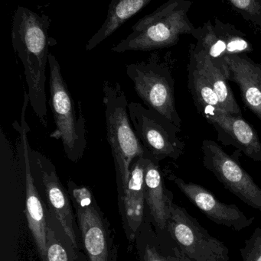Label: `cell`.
<instances>
[{
	"mask_svg": "<svg viewBox=\"0 0 261 261\" xmlns=\"http://www.w3.org/2000/svg\"><path fill=\"white\" fill-rule=\"evenodd\" d=\"M46 261H69L65 249L56 239L55 231L51 227L48 229Z\"/></svg>",
	"mask_w": 261,
	"mask_h": 261,
	"instance_id": "22",
	"label": "cell"
},
{
	"mask_svg": "<svg viewBox=\"0 0 261 261\" xmlns=\"http://www.w3.org/2000/svg\"><path fill=\"white\" fill-rule=\"evenodd\" d=\"M246 21L254 24L261 36V0H227Z\"/></svg>",
	"mask_w": 261,
	"mask_h": 261,
	"instance_id": "20",
	"label": "cell"
},
{
	"mask_svg": "<svg viewBox=\"0 0 261 261\" xmlns=\"http://www.w3.org/2000/svg\"><path fill=\"white\" fill-rule=\"evenodd\" d=\"M67 186L90 261H116V250L110 225L91 190L72 179L67 181Z\"/></svg>",
	"mask_w": 261,
	"mask_h": 261,
	"instance_id": "5",
	"label": "cell"
},
{
	"mask_svg": "<svg viewBox=\"0 0 261 261\" xmlns=\"http://www.w3.org/2000/svg\"><path fill=\"white\" fill-rule=\"evenodd\" d=\"M129 116L132 126L145 153L156 161L176 160L183 153L185 144L179 139L180 128L145 105L130 102Z\"/></svg>",
	"mask_w": 261,
	"mask_h": 261,
	"instance_id": "7",
	"label": "cell"
},
{
	"mask_svg": "<svg viewBox=\"0 0 261 261\" xmlns=\"http://www.w3.org/2000/svg\"><path fill=\"white\" fill-rule=\"evenodd\" d=\"M188 88L197 110L206 107L222 109L219 98L205 76L196 68L193 61L188 65Z\"/></svg>",
	"mask_w": 261,
	"mask_h": 261,
	"instance_id": "19",
	"label": "cell"
},
{
	"mask_svg": "<svg viewBox=\"0 0 261 261\" xmlns=\"http://www.w3.org/2000/svg\"><path fill=\"white\" fill-rule=\"evenodd\" d=\"M192 5L191 0H169L139 19L111 51H150L176 45L182 35H193L196 30L188 16Z\"/></svg>",
	"mask_w": 261,
	"mask_h": 261,
	"instance_id": "2",
	"label": "cell"
},
{
	"mask_svg": "<svg viewBox=\"0 0 261 261\" xmlns=\"http://www.w3.org/2000/svg\"><path fill=\"white\" fill-rule=\"evenodd\" d=\"M142 250L140 261H168L167 255L162 254L160 247L156 242L146 244Z\"/></svg>",
	"mask_w": 261,
	"mask_h": 261,
	"instance_id": "23",
	"label": "cell"
},
{
	"mask_svg": "<svg viewBox=\"0 0 261 261\" xmlns=\"http://www.w3.org/2000/svg\"><path fill=\"white\" fill-rule=\"evenodd\" d=\"M152 56L149 61L127 64L126 71L144 105L180 128L182 120L175 103V82L170 69Z\"/></svg>",
	"mask_w": 261,
	"mask_h": 261,
	"instance_id": "6",
	"label": "cell"
},
{
	"mask_svg": "<svg viewBox=\"0 0 261 261\" xmlns=\"http://www.w3.org/2000/svg\"><path fill=\"white\" fill-rule=\"evenodd\" d=\"M198 111L215 127L223 144L235 146L248 158L260 162V139L256 130L242 116L212 107H203Z\"/></svg>",
	"mask_w": 261,
	"mask_h": 261,
	"instance_id": "12",
	"label": "cell"
},
{
	"mask_svg": "<svg viewBox=\"0 0 261 261\" xmlns=\"http://www.w3.org/2000/svg\"><path fill=\"white\" fill-rule=\"evenodd\" d=\"M152 0H112L107 18L101 29L87 41V51L94 49L108 37L111 36L123 24L140 12Z\"/></svg>",
	"mask_w": 261,
	"mask_h": 261,
	"instance_id": "18",
	"label": "cell"
},
{
	"mask_svg": "<svg viewBox=\"0 0 261 261\" xmlns=\"http://www.w3.org/2000/svg\"><path fill=\"white\" fill-rule=\"evenodd\" d=\"M167 232L191 261H230L226 245L211 236L197 219L174 202L170 205Z\"/></svg>",
	"mask_w": 261,
	"mask_h": 261,
	"instance_id": "8",
	"label": "cell"
},
{
	"mask_svg": "<svg viewBox=\"0 0 261 261\" xmlns=\"http://www.w3.org/2000/svg\"><path fill=\"white\" fill-rule=\"evenodd\" d=\"M167 257L168 261H191L181 252L176 245L172 247L171 252L167 254Z\"/></svg>",
	"mask_w": 261,
	"mask_h": 261,
	"instance_id": "24",
	"label": "cell"
},
{
	"mask_svg": "<svg viewBox=\"0 0 261 261\" xmlns=\"http://www.w3.org/2000/svg\"><path fill=\"white\" fill-rule=\"evenodd\" d=\"M146 165V154L139 156L133 163L128 184L126 188L117 194L123 228L130 242H133L139 236L145 218L147 205L144 174Z\"/></svg>",
	"mask_w": 261,
	"mask_h": 261,
	"instance_id": "14",
	"label": "cell"
},
{
	"mask_svg": "<svg viewBox=\"0 0 261 261\" xmlns=\"http://www.w3.org/2000/svg\"><path fill=\"white\" fill-rule=\"evenodd\" d=\"M171 180L188 198V200L200 210L210 220L219 225L241 231L251 226L254 217H248L234 204L224 203L219 201L211 192L199 184L187 182L181 178L172 176Z\"/></svg>",
	"mask_w": 261,
	"mask_h": 261,
	"instance_id": "13",
	"label": "cell"
},
{
	"mask_svg": "<svg viewBox=\"0 0 261 261\" xmlns=\"http://www.w3.org/2000/svg\"><path fill=\"white\" fill-rule=\"evenodd\" d=\"M228 81L238 84L247 107L261 122V65L246 55H231L223 59Z\"/></svg>",
	"mask_w": 261,
	"mask_h": 261,
	"instance_id": "15",
	"label": "cell"
},
{
	"mask_svg": "<svg viewBox=\"0 0 261 261\" xmlns=\"http://www.w3.org/2000/svg\"><path fill=\"white\" fill-rule=\"evenodd\" d=\"M52 20L28 8L18 6L12 25V47L22 63L29 105L41 125L48 127L46 67L49 64V35Z\"/></svg>",
	"mask_w": 261,
	"mask_h": 261,
	"instance_id": "1",
	"label": "cell"
},
{
	"mask_svg": "<svg viewBox=\"0 0 261 261\" xmlns=\"http://www.w3.org/2000/svg\"><path fill=\"white\" fill-rule=\"evenodd\" d=\"M32 174L49 213L58 221L74 248L78 249L73 205L67 189L63 185L56 167L44 153L30 147Z\"/></svg>",
	"mask_w": 261,
	"mask_h": 261,
	"instance_id": "9",
	"label": "cell"
},
{
	"mask_svg": "<svg viewBox=\"0 0 261 261\" xmlns=\"http://www.w3.org/2000/svg\"><path fill=\"white\" fill-rule=\"evenodd\" d=\"M193 36L197 40L195 47L214 61H222L231 55H246L254 50L243 32L218 18L214 24L208 20L203 25L196 28Z\"/></svg>",
	"mask_w": 261,
	"mask_h": 261,
	"instance_id": "11",
	"label": "cell"
},
{
	"mask_svg": "<svg viewBox=\"0 0 261 261\" xmlns=\"http://www.w3.org/2000/svg\"><path fill=\"white\" fill-rule=\"evenodd\" d=\"M242 261H261V228H257L240 249Z\"/></svg>",
	"mask_w": 261,
	"mask_h": 261,
	"instance_id": "21",
	"label": "cell"
},
{
	"mask_svg": "<svg viewBox=\"0 0 261 261\" xmlns=\"http://www.w3.org/2000/svg\"><path fill=\"white\" fill-rule=\"evenodd\" d=\"M202 150L205 168L241 200L261 212V188L238 161L211 140L203 141Z\"/></svg>",
	"mask_w": 261,
	"mask_h": 261,
	"instance_id": "10",
	"label": "cell"
},
{
	"mask_svg": "<svg viewBox=\"0 0 261 261\" xmlns=\"http://www.w3.org/2000/svg\"><path fill=\"white\" fill-rule=\"evenodd\" d=\"M147 165L144 174L146 205L147 211L158 231H167V222L173 194L167 190L159 162L146 153Z\"/></svg>",
	"mask_w": 261,
	"mask_h": 261,
	"instance_id": "16",
	"label": "cell"
},
{
	"mask_svg": "<svg viewBox=\"0 0 261 261\" xmlns=\"http://www.w3.org/2000/svg\"><path fill=\"white\" fill-rule=\"evenodd\" d=\"M49 92L51 110L55 129L50 138L62 143L66 158L73 163L82 159L87 149V126L81 109L77 112L75 102L61 73L56 57L49 54Z\"/></svg>",
	"mask_w": 261,
	"mask_h": 261,
	"instance_id": "4",
	"label": "cell"
},
{
	"mask_svg": "<svg viewBox=\"0 0 261 261\" xmlns=\"http://www.w3.org/2000/svg\"><path fill=\"white\" fill-rule=\"evenodd\" d=\"M102 90L107 138L113 158L118 194L128 184L132 164L145 154V150L132 126L129 102L121 84L106 81Z\"/></svg>",
	"mask_w": 261,
	"mask_h": 261,
	"instance_id": "3",
	"label": "cell"
},
{
	"mask_svg": "<svg viewBox=\"0 0 261 261\" xmlns=\"http://www.w3.org/2000/svg\"><path fill=\"white\" fill-rule=\"evenodd\" d=\"M190 61L204 75L219 98L222 110L236 116H242V110L234 98L228 81L225 76L223 60L214 61L193 44L190 49Z\"/></svg>",
	"mask_w": 261,
	"mask_h": 261,
	"instance_id": "17",
	"label": "cell"
}]
</instances>
